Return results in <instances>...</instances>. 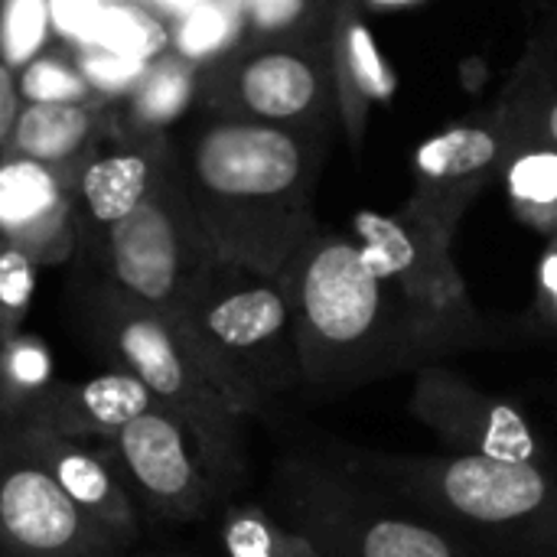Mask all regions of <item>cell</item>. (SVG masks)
Instances as JSON below:
<instances>
[{
  "label": "cell",
  "mask_w": 557,
  "mask_h": 557,
  "mask_svg": "<svg viewBox=\"0 0 557 557\" xmlns=\"http://www.w3.org/2000/svg\"><path fill=\"white\" fill-rule=\"evenodd\" d=\"M78 69H82L88 88H98L104 95H124V91H134V85L140 82L147 65L124 59V55L101 49V46H85Z\"/></svg>",
  "instance_id": "1f68e13d"
},
{
  "label": "cell",
  "mask_w": 557,
  "mask_h": 557,
  "mask_svg": "<svg viewBox=\"0 0 557 557\" xmlns=\"http://www.w3.org/2000/svg\"><path fill=\"white\" fill-rule=\"evenodd\" d=\"M101 444L137 509H147L157 519H202L222 496L189 428L163 408L134 418Z\"/></svg>",
  "instance_id": "8fae6325"
},
{
  "label": "cell",
  "mask_w": 557,
  "mask_h": 557,
  "mask_svg": "<svg viewBox=\"0 0 557 557\" xmlns=\"http://www.w3.org/2000/svg\"><path fill=\"white\" fill-rule=\"evenodd\" d=\"M277 281L294 317L304 388L356 392L431 362L352 235L317 228Z\"/></svg>",
  "instance_id": "7a4b0ae2"
},
{
  "label": "cell",
  "mask_w": 557,
  "mask_h": 557,
  "mask_svg": "<svg viewBox=\"0 0 557 557\" xmlns=\"http://www.w3.org/2000/svg\"><path fill=\"white\" fill-rule=\"evenodd\" d=\"M330 69L336 91V114L352 140L362 144L369 127V114L375 108L392 104L395 98V72L382 55L369 23L362 20V7L356 0H336L330 16Z\"/></svg>",
  "instance_id": "ac0fdd59"
},
{
  "label": "cell",
  "mask_w": 557,
  "mask_h": 557,
  "mask_svg": "<svg viewBox=\"0 0 557 557\" xmlns=\"http://www.w3.org/2000/svg\"><path fill=\"white\" fill-rule=\"evenodd\" d=\"M499 183L509 212L535 235L557 232V150L545 144H509Z\"/></svg>",
  "instance_id": "44dd1931"
},
{
  "label": "cell",
  "mask_w": 557,
  "mask_h": 557,
  "mask_svg": "<svg viewBox=\"0 0 557 557\" xmlns=\"http://www.w3.org/2000/svg\"><path fill=\"white\" fill-rule=\"evenodd\" d=\"M193 62L183 55H160L153 59L140 82L131 91L134 101V121L144 127H163L170 124L193 98Z\"/></svg>",
  "instance_id": "cb8c5ba5"
},
{
  "label": "cell",
  "mask_w": 557,
  "mask_h": 557,
  "mask_svg": "<svg viewBox=\"0 0 557 557\" xmlns=\"http://www.w3.org/2000/svg\"><path fill=\"white\" fill-rule=\"evenodd\" d=\"M493 108L509 144L557 150V0H542L522 55L509 69Z\"/></svg>",
  "instance_id": "e0dca14e"
},
{
  "label": "cell",
  "mask_w": 557,
  "mask_h": 557,
  "mask_svg": "<svg viewBox=\"0 0 557 557\" xmlns=\"http://www.w3.org/2000/svg\"><path fill=\"white\" fill-rule=\"evenodd\" d=\"M245 26L242 0H199L183 13V23L173 36L176 55L196 62L215 52H225L235 46L238 33Z\"/></svg>",
  "instance_id": "d4e9b609"
},
{
  "label": "cell",
  "mask_w": 557,
  "mask_h": 557,
  "mask_svg": "<svg viewBox=\"0 0 557 557\" xmlns=\"http://www.w3.org/2000/svg\"><path fill=\"white\" fill-rule=\"evenodd\" d=\"M91 108L85 101H26L16 114L7 153L55 170L69 186V173L91 137Z\"/></svg>",
  "instance_id": "d6986e66"
},
{
  "label": "cell",
  "mask_w": 557,
  "mask_h": 557,
  "mask_svg": "<svg viewBox=\"0 0 557 557\" xmlns=\"http://www.w3.org/2000/svg\"><path fill=\"white\" fill-rule=\"evenodd\" d=\"M166 7H173V10H180V13H186L189 7H196L199 0H163Z\"/></svg>",
  "instance_id": "e575fe53"
},
{
  "label": "cell",
  "mask_w": 557,
  "mask_h": 557,
  "mask_svg": "<svg viewBox=\"0 0 557 557\" xmlns=\"http://www.w3.org/2000/svg\"><path fill=\"white\" fill-rule=\"evenodd\" d=\"M49 382H52V362L42 343L29 336H13L0 343V414L13 418Z\"/></svg>",
  "instance_id": "4316f807"
},
{
  "label": "cell",
  "mask_w": 557,
  "mask_h": 557,
  "mask_svg": "<svg viewBox=\"0 0 557 557\" xmlns=\"http://www.w3.org/2000/svg\"><path fill=\"white\" fill-rule=\"evenodd\" d=\"M16 85L26 101H88L91 95L82 69L49 52H39L26 69H20Z\"/></svg>",
  "instance_id": "f546056e"
},
{
  "label": "cell",
  "mask_w": 557,
  "mask_h": 557,
  "mask_svg": "<svg viewBox=\"0 0 557 557\" xmlns=\"http://www.w3.org/2000/svg\"><path fill=\"white\" fill-rule=\"evenodd\" d=\"M242 7L245 26L271 42H281L326 36L336 0H245Z\"/></svg>",
  "instance_id": "484cf974"
},
{
  "label": "cell",
  "mask_w": 557,
  "mask_h": 557,
  "mask_svg": "<svg viewBox=\"0 0 557 557\" xmlns=\"http://www.w3.org/2000/svg\"><path fill=\"white\" fill-rule=\"evenodd\" d=\"M352 238L366 264L398 300L431 362L529 346L516 317L483 313L473 304L463 271L454 261V245L408 212L362 209L352 215Z\"/></svg>",
  "instance_id": "52a82bcc"
},
{
  "label": "cell",
  "mask_w": 557,
  "mask_h": 557,
  "mask_svg": "<svg viewBox=\"0 0 557 557\" xmlns=\"http://www.w3.org/2000/svg\"><path fill=\"white\" fill-rule=\"evenodd\" d=\"M516 323L529 346L557 339V232L545 238L532 274V300L522 313H516Z\"/></svg>",
  "instance_id": "f1b7e54d"
},
{
  "label": "cell",
  "mask_w": 557,
  "mask_h": 557,
  "mask_svg": "<svg viewBox=\"0 0 557 557\" xmlns=\"http://www.w3.org/2000/svg\"><path fill=\"white\" fill-rule=\"evenodd\" d=\"M85 46H101L124 59L150 65L153 59L166 55L170 29L140 3H104L85 36Z\"/></svg>",
  "instance_id": "603a6c76"
},
{
  "label": "cell",
  "mask_w": 557,
  "mask_h": 557,
  "mask_svg": "<svg viewBox=\"0 0 557 557\" xmlns=\"http://www.w3.org/2000/svg\"><path fill=\"white\" fill-rule=\"evenodd\" d=\"M506 153L509 140L493 104L476 117L450 124L418 147L414 186L401 212L454 245L470 206L499 183Z\"/></svg>",
  "instance_id": "7c38bea8"
},
{
  "label": "cell",
  "mask_w": 557,
  "mask_h": 557,
  "mask_svg": "<svg viewBox=\"0 0 557 557\" xmlns=\"http://www.w3.org/2000/svg\"><path fill=\"white\" fill-rule=\"evenodd\" d=\"M88 323L95 343L114 369L134 375L150 392L157 408L189 428L219 493H235L248 470V418L212 382L186 339L157 313L121 297L111 284L95 294Z\"/></svg>",
  "instance_id": "8992f818"
},
{
  "label": "cell",
  "mask_w": 557,
  "mask_h": 557,
  "mask_svg": "<svg viewBox=\"0 0 557 557\" xmlns=\"http://www.w3.org/2000/svg\"><path fill=\"white\" fill-rule=\"evenodd\" d=\"M320 450L398 493L483 555L557 557V463L401 454L346 441H323Z\"/></svg>",
  "instance_id": "3957f363"
},
{
  "label": "cell",
  "mask_w": 557,
  "mask_h": 557,
  "mask_svg": "<svg viewBox=\"0 0 557 557\" xmlns=\"http://www.w3.org/2000/svg\"><path fill=\"white\" fill-rule=\"evenodd\" d=\"M0 555L124 557L127 545L85 516L0 414Z\"/></svg>",
  "instance_id": "30bf717a"
},
{
  "label": "cell",
  "mask_w": 557,
  "mask_h": 557,
  "mask_svg": "<svg viewBox=\"0 0 557 557\" xmlns=\"http://www.w3.org/2000/svg\"><path fill=\"white\" fill-rule=\"evenodd\" d=\"M326 36L281 39L242 59L232 78V98L248 121L294 131H330L336 91Z\"/></svg>",
  "instance_id": "4fadbf2b"
},
{
  "label": "cell",
  "mask_w": 557,
  "mask_h": 557,
  "mask_svg": "<svg viewBox=\"0 0 557 557\" xmlns=\"http://www.w3.org/2000/svg\"><path fill=\"white\" fill-rule=\"evenodd\" d=\"M20 85H16V72L0 59V153H7L16 114H20Z\"/></svg>",
  "instance_id": "d6a6232c"
},
{
  "label": "cell",
  "mask_w": 557,
  "mask_h": 557,
  "mask_svg": "<svg viewBox=\"0 0 557 557\" xmlns=\"http://www.w3.org/2000/svg\"><path fill=\"white\" fill-rule=\"evenodd\" d=\"M160 163L137 150H117L82 166L75 176V193L82 196L85 215L108 232L121 222L153 186Z\"/></svg>",
  "instance_id": "ffe728a7"
},
{
  "label": "cell",
  "mask_w": 557,
  "mask_h": 557,
  "mask_svg": "<svg viewBox=\"0 0 557 557\" xmlns=\"http://www.w3.org/2000/svg\"><path fill=\"white\" fill-rule=\"evenodd\" d=\"M104 264L121 297L183 336L189 304L219 255L193 212L180 170L160 166L150 193L104 232Z\"/></svg>",
  "instance_id": "ba28073f"
},
{
  "label": "cell",
  "mask_w": 557,
  "mask_h": 557,
  "mask_svg": "<svg viewBox=\"0 0 557 557\" xmlns=\"http://www.w3.org/2000/svg\"><path fill=\"white\" fill-rule=\"evenodd\" d=\"M33 261L13 248H0V343L20 336L33 297Z\"/></svg>",
  "instance_id": "4dcf8cb0"
},
{
  "label": "cell",
  "mask_w": 557,
  "mask_h": 557,
  "mask_svg": "<svg viewBox=\"0 0 557 557\" xmlns=\"http://www.w3.org/2000/svg\"><path fill=\"white\" fill-rule=\"evenodd\" d=\"M20 434L26 447L39 457V463L49 470V476L59 483V490L98 525H104L117 542L127 548L140 535V509L134 496L127 493L108 447L101 441H75L62 437L42 428L20 424Z\"/></svg>",
  "instance_id": "5bb4252c"
},
{
  "label": "cell",
  "mask_w": 557,
  "mask_h": 557,
  "mask_svg": "<svg viewBox=\"0 0 557 557\" xmlns=\"http://www.w3.org/2000/svg\"><path fill=\"white\" fill-rule=\"evenodd\" d=\"M323 160L326 131L248 117L202 127L180 180L219 261L277 277L320 228L313 193Z\"/></svg>",
  "instance_id": "6da1fadb"
},
{
  "label": "cell",
  "mask_w": 557,
  "mask_h": 557,
  "mask_svg": "<svg viewBox=\"0 0 557 557\" xmlns=\"http://www.w3.org/2000/svg\"><path fill=\"white\" fill-rule=\"evenodd\" d=\"M183 339L245 418H261L277 398L304 388L294 317L277 277L219 261L189 304Z\"/></svg>",
  "instance_id": "5b68a950"
},
{
  "label": "cell",
  "mask_w": 557,
  "mask_h": 557,
  "mask_svg": "<svg viewBox=\"0 0 557 557\" xmlns=\"http://www.w3.org/2000/svg\"><path fill=\"white\" fill-rule=\"evenodd\" d=\"M264 506L326 557H490L320 447L287 450L274 463Z\"/></svg>",
  "instance_id": "277c9868"
},
{
  "label": "cell",
  "mask_w": 557,
  "mask_h": 557,
  "mask_svg": "<svg viewBox=\"0 0 557 557\" xmlns=\"http://www.w3.org/2000/svg\"><path fill=\"white\" fill-rule=\"evenodd\" d=\"M150 392L127 372L111 369L85 382H49L10 421L75 441H108L134 418L153 411Z\"/></svg>",
  "instance_id": "9a60e30c"
},
{
  "label": "cell",
  "mask_w": 557,
  "mask_h": 557,
  "mask_svg": "<svg viewBox=\"0 0 557 557\" xmlns=\"http://www.w3.org/2000/svg\"><path fill=\"white\" fill-rule=\"evenodd\" d=\"M52 0H0V59L20 72L46 46Z\"/></svg>",
  "instance_id": "83f0119b"
},
{
  "label": "cell",
  "mask_w": 557,
  "mask_h": 557,
  "mask_svg": "<svg viewBox=\"0 0 557 557\" xmlns=\"http://www.w3.org/2000/svg\"><path fill=\"white\" fill-rule=\"evenodd\" d=\"M411 375L408 411L437 437L444 454L506 463H557L552 437L516 398L476 388L447 362H428Z\"/></svg>",
  "instance_id": "9c48e42d"
},
{
  "label": "cell",
  "mask_w": 557,
  "mask_h": 557,
  "mask_svg": "<svg viewBox=\"0 0 557 557\" xmlns=\"http://www.w3.org/2000/svg\"><path fill=\"white\" fill-rule=\"evenodd\" d=\"M69 183L33 160H0V238L33 264L65 258L72 248Z\"/></svg>",
  "instance_id": "2e32d148"
},
{
  "label": "cell",
  "mask_w": 557,
  "mask_h": 557,
  "mask_svg": "<svg viewBox=\"0 0 557 557\" xmlns=\"http://www.w3.org/2000/svg\"><path fill=\"white\" fill-rule=\"evenodd\" d=\"M362 10H401V7H418L424 0H356Z\"/></svg>",
  "instance_id": "836d02e7"
},
{
  "label": "cell",
  "mask_w": 557,
  "mask_h": 557,
  "mask_svg": "<svg viewBox=\"0 0 557 557\" xmlns=\"http://www.w3.org/2000/svg\"><path fill=\"white\" fill-rule=\"evenodd\" d=\"M225 557H326L264 503H235L222 519Z\"/></svg>",
  "instance_id": "7402d4cb"
}]
</instances>
